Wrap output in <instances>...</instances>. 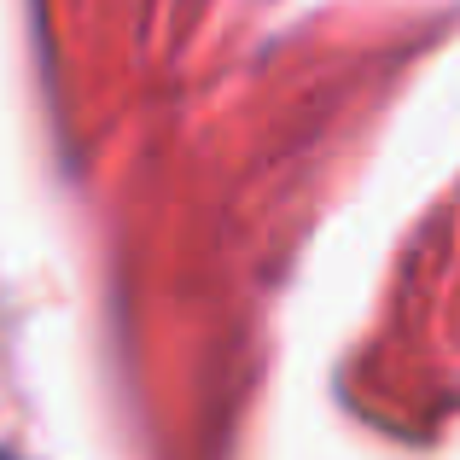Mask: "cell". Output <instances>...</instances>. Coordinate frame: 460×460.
Returning <instances> with one entry per match:
<instances>
[]
</instances>
